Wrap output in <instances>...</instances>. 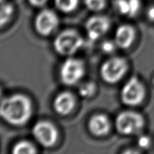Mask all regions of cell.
<instances>
[{
	"instance_id": "ffe728a7",
	"label": "cell",
	"mask_w": 154,
	"mask_h": 154,
	"mask_svg": "<svg viewBox=\"0 0 154 154\" xmlns=\"http://www.w3.org/2000/svg\"><path fill=\"white\" fill-rule=\"evenodd\" d=\"M137 143L140 149L147 150V149H149V147L151 145V139L148 135H142L138 137Z\"/></svg>"
},
{
	"instance_id": "4fadbf2b",
	"label": "cell",
	"mask_w": 154,
	"mask_h": 154,
	"mask_svg": "<svg viewBox=\"0 0 154 154\" xmlns=\"http://www.w3.org/2000/svg\"><path fill=\"white\" fill-rule=\"evenodd\" d=\"M114 7L120 14L135 17L141 8V0H114Z\"/></svg>"
},
{
	"instance_id": "9a60e30c",
	"label": "cell",
	"mask_w": 154,
	"mask_h": 154,
	"mask_svg": "<svg viewBox=\"0 0 154 154\" xmlns=\"http://www.w3.org/2000/svg\"><path fill=\"white\" fill-rule=\"evenodd\" d=\"M13 154H35L37 153V149L34 144L29 141H20L12 147Z\"/></svg>"
},
{
	"instance_id": "5bb4252c",
	"label": "cell",
	"mask_w": 154,
	"mask_h": 154,
	"mask_svg": "<svg viewBox=\"0 0 154 154\" xmlns=\"http://www.w3.org/2000/svg\"><path fill=\"white\" fill-rule=\"evenodd\" d=\"M14 7L8 0L0 1V29L7 25L13 17Z\"/></svg>"
},
{
	"instance_id": "ac0fdd59",
	"label": "cell",
	"mask_w": 154,
	"mask_h": 154,
	"mask_svg": "<svg viewBox=\"0 0 154 154\" xmlns=\"http://www.w3.org/2000/svg\"><path fill=\"white\" fill-rule=\"evenodd\" d=\"M84 5L91 11H101L106 6V0H84Z\"/></svg>"
},
{
	"instance_id": "6da1fadb",
	"label": "cell",
	"mask_w": 154,
	"mask_h": 154,
	"mask_svg": "<svg viewBox=\"0 0 154 154\" xmlns=\"http://www.w3.org/2000/svg\"><path fill=\"white\" fill-rule=\"evenodd\" d=\"M32 114V103L26 95L14 93L0 100V118L8 124L23 126L29 121Z\"/></svg>"
},
{
	"instance_id": "8fae6325",
	"label": "cell",
	"mask_w": 154,
	"mask_h": 154,
	"mask_svg": "<svg viewBox=\"0 0 154 154\" xmlns=\"http://www.w3.org/2000/svg\"><path fill=\"white\" fill-rule=\"evenodd\" d=\"M88 129L90 133L94 136L103 137L109 133L111 122L105 114H95L89 120Z\"/></svg>"
},
{
	"instance_id": "cb8c5ba5",
	"label": "cell",
	"mask_w": 154,
	"mask_h": 154,
	"mask_svg": "<svg viewBox=\"0 0 154 154\" xmlns=\"http://www.w3.org/2000/svg\"><path fill=\"white\" fill-rule=\"evenodd\" d=\"M153 85H154V78H153Z\"/></svg>"
},
{
	"instance_id": "7402d4cb",
	"label": "cell",
	"mask_w": 154,
	"mask_h": 154,
	"mask_svg": "<svg viewBox=\"0 0 154 154\" xmlns=\"http://www.w3.org/2000/svg\"><path fill=\"white\" fill-rule=\"evenodd\" d=\"M147 17L150 20L154 21V5L151 6L147 11Z\"/></svg>"
},
{
	"instance_id": "30bf717a",
	"label": "cell",
	"mask_w": 154,
	"mask_h": 154,
	"mask_svg": "<svg viewBox=\"0 0 154 154\" xmlns=\"http://www.w3.org/2000/svg\"><path fill=\"white\" fill-rule=\"evenodd\" d=\"M76 100L72 93L68 91L59 93L54 99L53 106L58 114L61 116L69 115L75 107Z\"/></svg>"
},
{
	"instance_id": "d6986e66",
	"label": "cell",
	"mask_w": 154,
	"mask_h": 154,
	"mask_svg": "<svg viewBox=\"0 0 154 154\" xmlns=\"http://www.w3.org/2000/svg\"><path fill=\"white\" fill-rule=\"evenodd\" d=\"M118 48L116 44L115 41L106 40L104 41L101 45V48H102V52L106 54H112L115 51V50Z\"/></svg>"
},
{
	"instance_id": "277c9868",
	"label": "cell",
	"mask_w": 154,
	"mask_h": 154,
	"mask_svg": "<svg viewBox=\"0 0 154 154\" xmlns=\"http://www.w3.org/2000/svg\"><path fill=\"white\" fill-rule=\"evenodd\" d=\"M129 64L126 59L113 57L103 63L100 69L102 80L108 84H114L123 79L128 72Z\"/></svg>"
},
{
	"instance_id": "e0dca14e",
	"label": "cell",
	"mask_w": 154,
	"mask_h": 154,
	"mask_svg": "<svg viewBox=\"0 0 154 154\" xmlns=\"http://www.w3.org/2000/svg\"><path fill=\"white\" fill-rule=\"evenodd\" d=\"M96 91V85L93 81H88L81 84L78 88V93L84 98H90Z\"/></svg>"
},
{
	"instance_id": "44dd1931",
	"label": "cell",
	"mask_w": 154,
	"mask_h": 154,
	"mask_svg": "<svg viewBox=\"0 0 154 154\" xmlns=\"http://www.w3.org/2000/svg\"><path fill=\"white\" fill-rule=\"evenodd\" d=\"M48 0H28L29 4L35 8L42 7L48 2Z\"/></svg>"
},
{
	"instance_id": "603a6c76",
	"label": "cell",
	"mask_w": 154,
	"mask_h": 154,
	"mask_svg": "<svg viewBox=\"0 0 154 154\" xmlns=\"http://www.w3.org/2000/svg\"><path fill=\"white\" fill-rule=\"evenodd\" d=\"M2 99V90L1 87H0V100Z\"/></svg>"
},
{
	"instance_id": "8992f818",
	"label": "cell",
	"mask_w": 154,
	"mask_h": 154,
	"mask_svg": "<svg viewBox=\"0 0 154 154\" xmlns=\"http://www.w3.org/2000/svg\"><path fill=\"white\" fill-rule=\"evenodd\" d=\"M146 96L144 85L136 76L131 77L123 85L120 92L121 101L128 106H138L141 105Z\"/></svg>"
},
{
	"instance_id": "52a82bcc",
	"label": "cell",
	"mask_w": 154,
	"mask_h": 154,
	"mask_svg": "<svg viewBox=\"0 0 154 154\" xmlns=\"http://www.w3.org/2000/svg\"><path fill=\"white\" fill-rule=\"evenodd\" d=\"M32 132L38 143L45 147H52L58 139V130L56 126L46 120L37 122L33 126Z\"/></svg>"
},
{
	"instance_id": "7c38bea8",
	"label": "cell",
	"mask_w": 154,
	"mask_h": 154,
	"mask_svg": "<svg viewBox=\"0 0 154 154\" xmlns=\"http://www.w3.org/2000/svg\"><path fill=\"white\" fill-rule=\"evenodd\" d=\"M135 30L132 26L123 24L116 30L114 41L118 48L124 50L128 49L135 42Z\"/></svg>"
},
{
	"instance_id": "7a4b0ae2",
	"label": "cell",
	"mask_w": 154,
	"mask_h": 154,
	"mask_svg": "<svg viewBox=\"0 0 154 154\" xmlns=\"http://www.w3.org/2000/svg\"><path fill=\"white\" fill-rule=\"evenodd\" d=\"M84 41L76 30L65 29L56 37L54 48L56 52L64 57H72L83 47Z\"/></svg>"
},
{
	"instance_id": "5b68a950",
	"label": "cell",
	"mask_w": 154,
	"mask_h": 154,
	"mask_svg": "<svg viewBox=\"0 0 154 154\" xmlns=\"http://www.w3.org/2000/svg\"><path fill=\"white\" fill-rule=\"evenodd\" d=\"M85 72V65L81 60L69 57L60 66V78L63 84L73 86L81 81Z\"/></svg>"
},
{
	"instance_id": "3957f363",
	"label": "cell",
	"mask_w": 154,
	"mask_h": 154,
	"mask_svg": "<svg viewBox=\"0 0 154 154\" xmlns=\"http://www.w3.org/2000/svg\"><path fill=\"white\" fill-rule=\"evenodd\" d=\"M144 124V117L133 111H122L117 115L115 120L117 130L123 135H135L140 133Z\"/></svg>"
},
{
	"instance_id": "2e32d148",
	"label": "cell",
	"mask_w": 154,
	"mask_h": 154,
	"mask_svg": "<svg viewBox=\"0 0 154 154\" xmlns=\"http://www.w3.org/2000/svg\"><path fill=\"white\" fill-rule=\"evenodd\" d=\"M54 3L59 11L69 14L76 10L79 5V0H54Z\"/></svg>"
},
{
	"instance_id": "ba28073f",
	"label": "cell",
	"mask_w": 154,
	"mask_h": 154,
	"mask_svg": "<svg viewBox=\"0 0 154 154\" xmlns=\"http://www.w3.org/2000/svg\"><path fill=\"white\" fill-rule=\"evenodd\" d=\"M58 25V16L51 9H44L41 11L35 18V29L38 34L44 37L52 34L57 29Z\"/></svg>"
},
{
	"instance_id": "9c48e42d",
	"label": "cell",
	"mask_w": 154,
	"mask_h": 154,
	"mask_svg": "<svg viewBox=\"0 0 154 154\" xmlns=\"http://www.w3.org/2000/svg\"><path fill=\"white\" fill-rule=\"evenodd\" d=\"M111 25L109 18L103 15H96L89 18L85 24L89 39L93 42L100 39L109 31Z\"/></svg>"
}]
</instances>
